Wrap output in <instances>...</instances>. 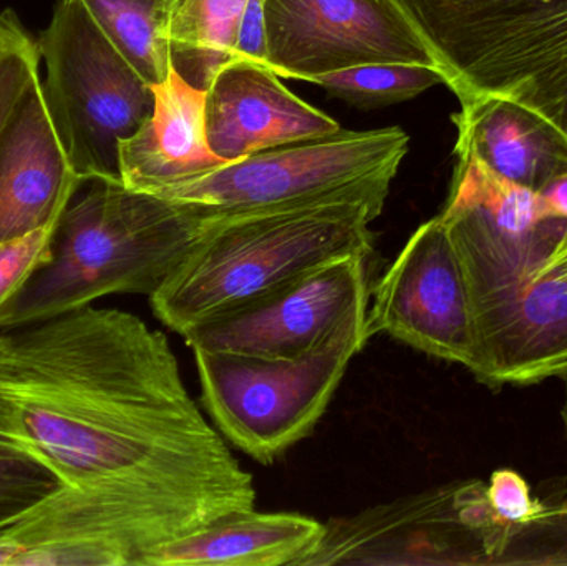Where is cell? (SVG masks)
I'll list each match as a JSON object with an SVG mask.
<instances>
[{
	"label": "cell",
	"mask_w": 567,
	"mask_h": 566,
	"mask_svg": "<svg viewBox=\"0 0 567 566\" xmlns=\"http://www.w3.org/2000/svg\"><path fill=\"white\" fill-rule=\"evenodd\" d=\"M468 285L475 359L468 369L492 389L567 375V281L546 275L566 241L567 219L542 195L468 155H456L440 213Z\"/></svg>",
	"instance_id": "7a4b0ae2"
},
{
	"label": "cell",
	"mask_w": 567,
	"mask_h": 566,
	"mask_svg": "<svg viewBox=\"0 0 567 566\" xmlns=\"http://www.w3.org/2000/svg\"><path fill=\"white\" fill-rule=\"evenodd\" d=\"M369 339L363 311L296 358L193 351L203 404L226 441L271 465L313 431Z\"/></svg>",
	"instance_id": "52a82bcc"
},
{
	"label": "cell",
	"mask_w": 567,
	"mask_h": 566,
	"mask_svg": "<svg viewBox=\"0 0 567 566\" xmlns=\"http://www.w3.org/2000/svg\"><path fill=\"white\" fill-rule=\"evenodd\" d=\"M113 45L150 83L172 69L169 27L182 0H79Z\"/></svg>",
	"instance_id": "d6986e66"
},
{
	"label": "cell",
	"mask_w": 567,
	"mask_h": 566,
	"mask_svg": "<svg viewBox=\"0 0 567 566\" xmlns=\"http://www.w3.org/2000/svg\"><path fill=\"white\" fill-rule=\"evenodd\" d=\"M495 565H567V501L509 524Z\"/></svg>",
	"instance_id": "44dd1931"
},
{
	"label": "cell",
	"mask_w": 567,
	"mask_h": 566,
	"mask_svg": "<svg viewBox=\"0 0 567 566\" xmlns=\"http://www.w3.org/2000/svg\"><path fill=\"white\" fill-rule=\"evenodd\" d=\"M488 501L496 517L512 525L525 524L545 508L539 498L533 497L528 482L512 469L493 472Z\"/></svg>",
	"instance_id": "d4e9b609"
},
{
	"label": "cell",
	"mask_w": 567,
	"mask_h": 566,
	"mask_svg": "<svg viewBox=\"0 0 567 566\" xmlns=\"http://www.w3.org/2000/svg\"><path fill=\"white\" fill-rule=\"evenodd\" d=\"M409 143L400 126L369 132L342 128L225 163L155 195L193 206L203 219L333 202L369 203L383 209Z\"/></svg>",
	"instance_id": "8992f818"
},
{
	"label": "cell",
	"mask_w": 567,
	"mask_h": 566,
	"mask_svg": "<svg viewBox=\"0 0 567 566\" xmlns=\"http://www.w3.org/2000/svg\"><path fill=\"white\" fill-rule=\"evenodd\" d=\"M460 105L453 115L455 155L473 156L502 178L536 193L567 173L565 133L535 110L495 95Z\"/></svg>",
	"instance_id": "2e32d148"
},
{
	"label": "cell",
	"mask_w": 567,
	"mask_h": 566,
	"mask_svg": "<svg viewBox=\"0 0 567 566\" xmlns=\"http://www.w3.org/2000/svg\"><path fill=\"white\" fill-rule=\"evenodd\" d=\"M59 223V222H56ZM56 223L23 238L0 245V308L45 261Z\"/></svg>",
	"instance_id": "cb8c5ba5"
},
{
	"label": "cell",
	"mask_w": 567,
	"mask_h": 566,
	"mask_svg": "<svg viewBox=\"0 0 567 566\" xmlns=\"http://www.w3.org/2000/svg\"><path fill=\"white\" fill-rule=\"evenodd\" d=\"M539 195L553 215L567 219V173L553 179Z\"/></svg>",
	"instance_id": "4316f807"
},
{
	"label": "cell",
	"mask_w": 567,
	"mask_h": 566,
	"mask_svg": "<svg viewBox=\"0 0 567 566\" xmlns=\"http://www.w3.org/2000/svg\"><path fill=\"white\" fill-rule=\"evenodd\" d=\"M370 256L350 255L310 269L182 336L193 351L296 358L329 339L370 302Z\"/></svg>",
	"instance_id": "30bf717a"
},
{
	"label": "cell",
	"mask_w": 567,
	"mask_h": 566,
	"mask_svg": "<svg viewBox=\"0 0 567 566\" xmlns=\"http://www.w3.org/2000/svg\"><path fill=\"white\" fill-rule=\"evenodd\" d=\"M56 223L45 261L0 308V331L90 306L110 295H146L185 261L205 231L193 206L89 179Z\"/></svg>",
	"instance_id": "3957f363"
},
{
	"label": "cell",
	"mask_w": 567,
	"mask_h": 566,
	"mask_svg": "<svg viewBox=\"0 0 567 566\" xmlns=\"http://www.w3.org/2000/svg\"><path fill=\"white\" fill-rule=\"evenodd\" d=\"M62 485V481L35 459L0 444V525L29 511Z\"/></svg>",
	"instance_id": "603a6c76"
},
{
	"label": "cell",
	"mask_w": 567,
	"mask_h": 566,
	"mask_svg": "<svg viewBox=\"0 0 567 566\" xmlns=\"http://www.w3.org/2000/svg\"><path fill=\"white\" fill-rule=\"evenodd\" d=\"M543 271L556 278L566 279L567 281V238L566 241L553 253L551 258L545 265Z\"/></svg>",
	"instance_id": "83f0119b"
},
{
	"label": "cell",
	"mask_w": 567,
	"mask_h": 566,
	"mask_svg": "<svg viewBox=\"0 0 567 566\" xmlns=\"http://www.w3.org/2000/svg\"><path fill=\"white\" fill-rule=\"evenodd\" d=\"M382 209L359 202L319 203L228 219H203L185 261L150 296L156 318L179 336L317 266L372 256L370 223Z\"/></svg>",
	"instance_id": "277c9868"
},
{
	"label": "cell",
	"mask_w": 567,
	"mask_h": 566,
	"mask_svg": "<svg viewBox=\"0 0 567 566\" xmlns=\"http://www.w3.org/2000/svg\"><path fill=\"white\" fill-rule=\"evenodd\" d=\"M268 62L281 79L370 63L436 66L395 0H266Z\"/></svg>",
	"instance_id": "8fae6325"
},
{
	"label": "cell",
	"mask_w": 567,
	"mask_h": 566,
	"mask_svg": "<svg viewBox=\"0 0 567 566\" xmlns=\"http://www.w3.org/2000/svg\"><path fill=\"white\" fill-rule=\"evenodd\" d=\"M307 82L319 85L355 109L373 110L415 99L425 90L445 83V79L433 66L370 63L316 75Z\"/></svg>",
	"instance_id": "ffe728a7"
},
{
	"label": "cell",
	"mask_w": 567,
	"mask_h": 566,
	"mask_svg": "<svg viewBox=\"0 0 567 566\" xmlns=\"http://www.w3.org/2000/svg\"><path fill=\"white\" fill-rule=\"evenodd\" d=\"M367 332L389 335L432 358L472 368L475 322L455 245L440 216L410 236L370 289Z\"/></svg>",
	"instance_id": "7c38bea8"
},
{
	"label": "cell",
	"mask_w": 567,
	"mask_h": 566,
	"mask_svg": "<svg viewBox=\"0 0 567 566\" xmlns=\"http://www.w3.org/2000/svg\"><path fill=\"white\" fill-rule=\"evenodd\" d=\"M246 6L248 0L179 2L169 27V47L173 66L186 82L206 90L216 72L233 59Z\"/></svg>",
	"instance_id": "ac0fdd59"
},
{
	"label": "cell",
	"mask_w": 567,
	"mask_h": 566,
	"mask_svg": "<svg viewBox=\"0 0 567 566\" xmlns=\"http://www.w3.org/2000/svg\"><path fill=\"white\" fill-rule=\"evenodd\" d=\"M152 89V115L120 142V176L128 188L155 195L228 163L209 146L206 90L186 82L173 65Z\"/></svg>",
	"instance_id": "9a60e30c"
},
{
	"label": "cell",
	"mask_w": 567,
	"mask_h": 566,
	"mask_svg": "<svg viewBox=\"0 0 567 566\" xmlns=\"http://www.w3.org/2000/svg\"><path fill=\"white\" fill-rule=\"evenodd\" d=\"M565 379H566V394H565V404H563L561 418H563V425H565V434H566V442H567V375Z\"/></svg>",
	"instance_id": "f546056e"
},
{
	"label": "cell",
	"mask_w": 567,
	"mask_h": 566,
	"mask_svg": "<svg viewBox=\"0 0 567 566\" xmlns=\"http://www.w3.org/2000/svg\"><path fill=\"white\" fill-rule=\"evenodd\" d=\"M460 102L515 100L567 138V0H395Z\"/></svg>",
	"instance_id": "5b68a950"
},
{
	"label": "cell",
	"mask_w": 567,
	"mask_h": 566,
	"mask_svg": "<svg viewBox=\"0 0 567 566\" xmlns=\"http://www.w3.org/2000/svg\"><path fill=\"white\" fill-rule=\"evenodd\" d=\"M33 80L0 135V245L62 218L83 185Z\"/></svg>",
	"instance_id": "5bb4252c"
},
{
	"label": "cell",
	"mask_w": 567,
	"mask_h": 566,
	"mask_svg": "<svg viewBox=\"0 0 567 566\" xmlns=\"http://www.w3.org/2000/svg\"><path fill=\"white\" fill-rule=\"evenodd\" d=\"M42 90L83 182L120 176V142L152 115L155 93L79 0H56L37 40Z\"/></svg>",
	"instance_id": "ba28073f"
},
{
	"label": "cell",
	"mask_w": 567,
	"mask_h": 566,
	"mask_svg": "<svg viewBox=\"0 0 567 566\" xmlns=\"http://www.w3.org/2000/svg\"><path fill=\"white\" fill-rule=\"evenodd\" d=\"M322 534L316 518L252 508L158 545L142 566H296Z\"/></svg>",
	"instance_id": "e0dca14e"
},
{
	"label": "cell",
	"mask_w": 567,
	"mask_h": 566,
	"mask_svg": "<svg viewBox=\"0 0 567 566\" xmlns=\"http://www.w3.org/2000/svg\"><path fill=\"white\" fill-rule=\"evenodd\" d=\"M37 40L12 10L0 13V135L33 80L40 76Z\"/></svg>",
	"instance_id": "7402d4cb"
},
{
	"label": "cell",
	"mask_w": 567,
	"mask_h": 566,
	"mask_svg": "<svg viewBox=\"0 0 567 566\" xmlns=\"http://www.w3.org/2000/svg\"><path fill=\"white\" fill-rule=\"evenodd\" d=\"M0 566H10L9 548L3 544L2 538H0Z\"/></svg>",
	"instance_id": "f1b7e54d"
},
{
	"label": "cell",
	"mask_w": 567,
	"mask_h": 566,
	"mask_svg": "<svg viewBox=\"0 0 567 566\" xmlns=\"http://www.w3.org/2000/svg\"><path fill=\"white\" fill-rule=\"evenodd\" d=\"M340 130L332 116L293 95L268 65L245 56L226 62L206 89L209 146L228 163Z\"/></svg>",
	"instance_id": "4fadbf2b"
},
{
	"label": "cell",
	"mask_w": 567,
	"mask_h": 566,
	"mask_svg": "<svg viewBox=\"0 0 567 566\" xmlns=\"http://www.w3.org/2000/svg\"><path fill=\"white\" fill-rule=\"evenodd\" d=\"M265 6L266 0H248V6H246L241 22H239L233 59L245 56V59L255 60V62L269 66Z\"/></svg>",
	"instance_id": "484cf974"
},
{
	"label": "cell",
	"mask_w": 567,
	"mask_h": 566,
	"mask_svg": "<svg viewBox=\"0 0 567 566\" xmlns=\"http://www.w3.org/2000/svg\"><path fill=\"white\" fill-rule=\"evenodd\" d=\"M508 525L489 505L488 484L458 482L332 518L296 566H493Z\"/></svg>",
	"instance_id": "9c48e42d"
},
{
	"label": "cell",
	"mask_w": 567,
	"mask_h": 566,
	"mask_svg": "<svg viewBox=\"0 0 567 566\" xmlns=\"http://www.w3.org/2000/svg\"><path fill=\"white\" fill-rule=\"evenodd\" d=\"M0 444L63 485L122 488L175 541L258 498L168 338L120 309L83 306L0 331Z\"/></svg>",
	"instance_id": "6da1fadb"
}]
</instances>
